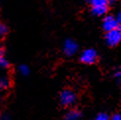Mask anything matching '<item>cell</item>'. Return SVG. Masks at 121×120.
Listing matches in <instances>:
<instances>
[{
	"mask_svg": "<svg viewBox=\"0 0 121 120\" xmlns=\"http://www.w3.org/2000/svg\"><path fill=\"white\" fill-rule=\"evenodd\" d=\"M116 20H117V22H118V24H119V25H121V10H120V12H119V13H118V15H117Z\"/></svg>",
	"mask_w": 121,
	"mask_h": 120,
	"instance_id": "cell-15",
	"label": "cell"
},
{
	"mask_svg": "<svg viewBox=\"0 0 121 120\" xmlns=\"http://www.w3.org/2000/svg\"><path fill=\"white\" fill-rule=\"evenodd\" d=\"M82 116V113L77 109L69 110L64 117V120H80Z\"/></svg>",
	"mask_w": 121,
	"mask_h": 120,
	"instance_id": "cell-7",
	"label": "cell"
},
{
	"mask_svg": "<svg viewBox=\"0 0 121 120\" xmlns=\"http://www.w3.org/2000/svg\"><path fill=\"white\" fill-rule=\"evenodd\" d=\"M92 13L95 16H104L108 11V2L105 0H93L91 1Z\"/></svg>",
	"mask_w": 121,
	"mask_h": 120,
	"instance_id": "cell-2",
	"label": "cell"
},
{
	"mask_svg": "<svg viewBox=\"0 0 121 120\" xmlns=\"http://www.w3.org/2000/svg\"><path fill=\"white\" fill-rule=\"evenodd\" d=\"M118 26H119V24H118L115 17H113L111 15H107L104 18V21H102V28H104V30L106 33L116 30L118 28Z\"/></svg>",
	"mask_w": 121,
	"mask_h": 120,
	"instance_id": "cell-5",
	"label": "cell"
},
{
	"mask_svg": "<svg viewBox=\"0 0 121 120\" xmlns=\"http://www.w3.org/2000/svg\"><path fill=\"white\" fill-rule=\"evenodd\" d=\"M115 78H116V80L119 84H121V68L118 69L116 71V73H115Z\"/></svg>",
	"mask_w": 121,
	"mask_h": 120,
	"instance_id": "cell-13",
	"label": "cell"
},
{
	"mask_svg": "<svg viewBox=\"0 0 121 120\" xmlns=\"http://www.w3.org/2000/svg\"><path fill=\"white\" fill-rule=\"evenodd\" d=\"M76 99H77L76 94L72 90H69V89L63 90L59 94V101L61 105L64 107L72 106L76 103Z\"/></svg>",
	"mask_w": 121,
	"mask_h": 120,
	"instance_id": "cell-1",
	"label": "cell"
},
{
	"mask_svg": "<svg viewBox=\"0 0 121 120\" xmlns=\"http://www.w3.org/2000/svg\"><path fill=\"white\" fill-rule=\"evenodd\" d=\"M8 31H9V29H8L7 25L0 22V38H2V37H4V35L7 34Z\"/></svg>",
	"mask_w": 121,
	"mask_h": 120,
	"instance_id": "cell-10",
	"label": "cell"
},
{
	"mask_svg": "<svg viewBox=\"0 0 121 120\" xmlns=\"http://www.w3.org/2000/svg\"><path fill=\"white\" fill-rule=\"evenodd\" d=\"M105 40L107 44L109 46H115L121 41V35L118 32V30H114V31L108 32L105 34Z\"/></svg>",
	"mask_w": 121,
	"mask_h": 120,
	"instance_id": "cell-6",
	"label": "cell"
},
{
	"mask_svg": "<svg viewBox=\"0 0 121 120\" xmlns=\"http://www.w3.org/2000/svg\"><path fill=\"white\" fill-rule=\"evenodd\" d=\"M98 60V53L94 48H88L85 49L80 56V61L84 64H94Z\"/></svg>",
	"mask_w": 121,
	"mask_h": 120,
	"instance_id": "cell-3",
	"label": "cell"
},
{
	"mask_svg": "<svg viewBox=\"0 0 121 120\" xmlns=\"http://www.w3.org/2000/svg\"><path fill=\"white\" fill-rule=\"evenodd\" d=\"M78 49H79V45L74 39H67L64 41L63 44V52L66 56H73L75 55Z\"/></svg>",
	"mask_w": 121,
	"mask_h": 120,
	"instance_id": "cell-4",
	"label": "cell"
},
{
	"mask_svg": "<svg viewBox=\"0 0 121 120\" xmlns=\"http://www.w3.org/2000/svg\"><path fill=\"white\" fill-rule=\"evenodd\" d=\"M19 71H20V73H21L23 76H27V75H29V73H30V68H29L28 65L22 64V65H20V67H19Z\"/></svg>",
	"mask_w": 121,
	"mask_h": 120,
	"instance_id": "cell-11",
	"label": "cell"
},
{
	"mask_svg": "<svg viewBox=\"0 0 121 120\" xmlns=\"http://www.w3.org/2000/svg\"><path fill=\"white\" fill-rule=\"evenodd\" d=\"M95 120H110V118H109V116L106 114V113L101 112V113H99V114L96 115Z\"/></svg>",
	"mask_w": 121,
	"mask_h": 120,
	"instance_id": "cell-12",
	"label": "cell"
},
{
	"mask_svg": "<svg viewBox=\"0 0 121 120\" xmlns=\"http://www.w3.org/2000/svg\"><path fill=\"white\" fill-rule=\"evenodd\" d=\"M10 66V62L6 58L5 54V48L3 46H0V67L2 68H8Z\"/></svg>",
	"mask_w": 121,
	"mask_h": 120,
	"instance_id": "cell-8",
	"label": "cell"
},
{
	"mask_svg": "<svg viewBox=\"0 0 121 120\" xmlns=\"http://www.w3.org/2000/svg\"><path fill=\"white\" fill-rule=\"evenodd\" d=\"M10 86V79L8 77H1L0 78V91L7 90Z\"/></svg>",
	"mask_w": 121,
	"mask_h": 120,
	"instance_id": "cell-9",
	"label": "cell"
},
{
	"mask_svg": "<svg viewBox=\"0 0 121 120\" xmlns=\"http://www.w3.org/2000/svg\"><path fill=\"white\" fill-rule=\"evenodd\" d=\"M117 30H118V32H119V34H120V35H121V25H119V26H118V28H117Z\"/></svg>",
	"mask_w": 121,
	"mask_h": 120,
	"instance_id": "cell-16",
	"label": "cell"
},
{
	"mask_svg": "<svg viewBox=\"0 0 121 120\" xmlns=\"http://www.w3.org/2000/svg\"><path fill=\"white\" fill-rule=\"evenodd\" d=\"M110 120H121V113H115L114 115H112Z\"/></svg>",
	"mask_w": 121,
	"mask_h": 120,
	"instance_id": "cell-14",
	"label": "cell"
}]
</instances>
